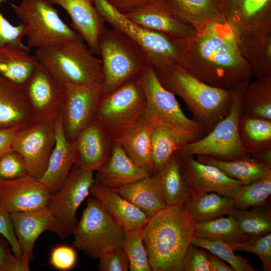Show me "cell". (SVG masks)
<instances>
[{"label": "cell", "mask_w": 271, "mask_h": 271, "mask_svg": "<svg viewBox=\"0 0 271 271\" xmlns=\"http://www.w3.org/2000/svg\"><path fill=\"white\" fill-rule=\"evenodd\" d=\"M196 156L200 162L216 167L228 177L241 182L244 185L271 175V164L250 157L223 161L209 156Z\"/></svg>", "instance_id": "cell-34"}, {"label": "cell", "mask_w": 271, "mask_h": 271, "mask_svg": "<svg viewBox=\"0 0 271 271\" xmlns=\"http://www.w3.org/2000/svg\"><path fill=\"white\" fill-rule=\"evenodd\" d=\"M100 271H127L129 261L122 247H117L102 254L99 257Z\"/></svg>", "instance_id": "cell-47"}, {"label": "cell", "mask_w": 271, "mask_h": 271, "mask_svg": "<svg viewBox=\"0 0 271 271\" xmlns=\"http://www.w3.org/2000/svg\"><path fill=\"white\" fill-rule=\"evenodd\" d=\"M194 245L208 250L224 261L227 262L235 271H256L247 259L236 255L230 246L221 241L209 237L195 236L191 242Z\"/></svg>", "instance_id": "cell-40"}, {"label": "cell", "mask_w": 271, "mask_h": 271, "mask_svg": "<svg viewBox=\"0 0 271 271\" xmlns=\"http://www.w3.org/2000/svg\"><path fill=\"white\" fill-rule=\"evenodd\" d=\"M89 193L126 230L143 228L149 217L112 189L94 182Z\"/></svg>", "instance_id": "cell-27"}, {"label": "cell", "mask_w": 271, "mask_h": 271, "mask_svg": "<svg viewBox=\"0 0 271 271\" xmlns=\"http://www.w3.org/2000/svg\"><path fill=\"white\" fill-rule=\"evenodd\" d=\"M6 2V0H0V7L3 3ZM25 37V32L23 25L21 23L18 25L12 24L3 15L0 9V46L10 44L28 48L23 41Z\"/></svg>", "instance_id": "cell-45"}, {"label": "cell", "mask_w": 271, "mask_h": 271, "mask_svg": "<svg viewBox=\"0 0 271 271\" xmlns=\"http://www.w3.org/2000/svg\"><path fill=\"white\" fill-rule=\"evenodd\" d=\"M96 172L95 182L110 188L129 184L151 176L131 160L118 142H113L110 157Z\"/></svg>", "instance_id": "cell-23"}, {"label": "cell", "mask_w": 271, "mask_h": 271, "mask_svg": "<svg viewBox=\"0 0 271 271\" xmlns=\"http://www.w3.org/2000/svg\"><path fill=\"white\" fill-rule=\"evenodd\" d=\"M153 176L167 206L184 205L191 196L182 175L179 157L175 154Z\"/></svg>", "instance_id": "cell-35"}, {"label": "cell", "mask_w": 271, "mask_h": 271, "mask_svg": "<svg viewBox=\"0 0 271 271\" xmlns=\"http://www.w3.org/2000/svg\"><path fill=\"white\" fill-rule=\"evenodd\" d=\"M195 226V236L214 238L229 245L245 242L250 238L240 230L231 215L223 216L197 223Z\"/></svg>", "instance_id": "cell-37"}, {"label": "cell", "mask_w": 271, "mask_h": 271, "mask_svg": "<svg viewBox=\"0 0 271 271\" xmlns=\"http://www.w3.org/2000/svg\"><path fill=\"white\" fill-rule=\"evenodd\" d=\"M28 174L23 157L13 150L5 153L0 158V180H10Z\"/></svg>", "instance_id": "cell-44"}, {"label": "cell", "mask_w": 271, "mask_h": 271, "mask_svg": "<svg viewBox=\"0 0 271 271\" xmlns=\"http://www.w3.org/2000/svg\"><path fill=\"white\" fill-rule=\"evenodd\" d=\"M62 7L69 16L71 26L95 55H99V40L106 29L105 22L93 0H47Z\"/></svg>", "instance_id": "cell-19"}, {"label": "cell", "mask_w": 271, "mask_h": 271, "mask_svg": "<svg viewBox=\"0 0 271 271\" xmlns=\"http://www.w3.org/2000/svg\"><path fill=\"white\" fill-rule=\"evenodd\" d=\"M75 165L90 171H96L109 159L113 141L95 120L72 143Z\"/></svg>", "instance_id": "cell-20"}, {"label": "cell", "mask_w": 271, "mask_h": 271, "mask_svg": "<svg viewBox=\"0 0 271 271\" xmlns=\"http://www.w3.org/2000/svg\"><path fill=\"white\" fill-rule=\"evenodd\" d=\"M76 258V253L73 247L66 245H58L51 249L49 263L58 270L66 271L74 266Z\"/></svg>", "instance_id": "cell-48"}, {"label": "cell", "mask_w": 271, "mask_h": 271, "mask_svg": "<svg viewBox=\"0 0 271 271\" xmlns=\"http://www.w3.org/2000/svg\"><path fill=\"white\" fill-rule=\"evenodd\" d=\"M55 143V121H37L17 132L12 149L23 157L28 174L39 180L46 170Z\"/></svg>", "instance_id": "cell-14"}, {"label": "cell", "mask_w": 271, "mask_h": 271, "mask_svg": "<svg viewBox=\"0 0 271 271\" xmlns=\"http://www.w3.org/2000/svg\"><path fill=\"white\" fill-rule=\"evenodd\" d=\"M37 121H55L61 115L64 86L42 65L22 86Z\"/></svg>", "instance_id": "cell-15"}, {"label": "cell", "mask_w": 271, "mask_h": 271, "mask_svg": "<svg viewBox=\"0 0 271 271\" xmlns=\"http://www.w3.org/2000/svg\"><path fill=\"white\" fill-rule=\"evenodd\" d=\"M242 113L271 120V75L250 80L241 97Z\"/></svg>", "instance_id": "cell-36"}, {"label": "cell", "mask_w": 271, "mask_h": 271, "mask_svg": "<svg viewBox=\"0 0 271 271\" xmlns=\"http://www.w3.org/2000/svg\"><path fill=\"white\" fill-rule=\"evenodd\" d=\"M271 194V175L256 180L241 186L234 198L236 209L247 210L249 207L264 204Z\"/></svg>", "instance_id": "cell-41"}, {"label": "cell", "mask_w": 271, "mask_h": 271, "mask_svg": "<svg viewBox=\"0 0 271 271\" xmlns=\"http://www.w3.org/2000/svg\"><path fill=\"white\" fill-rule=\"evenodd\" d=\"M210 271H235L229 264L216 255L208 252Z\"/></svg>", "instance_id": "cell-53"}, {"label": "cell", "mask_w": 271, "mask_h": 271, "mask_svg": "<svg viewBox=\"0 0 271 271\" xmlns=\"http://www.w3.org/2000/svg\"><path fill=\"white\" fill-rule=\"evenodd\" d=\"M111 189L138 208L149 218L167 206L153 175Z\"/></svg>", "instance_id": "cell-32"}, {"label": "cell", "mask_w": 271, "mask_h": 271, "mask_svg": "<svg viewBox=\"0 0 271 271\" xmlns=\"http://www.w3.org/2000/svg\"><path fill=\"white\" fill-rule=\"evenodd\" d=\"M154 123L143 116L117 141L138 166L154 173L151 157V136Z\"/></svg>", "instance_id": "cell-30"}, {"label": "cell", "mask_w": 271, "mask_h": 271, "mask_svg": "<svg viewBox=\"0 0 271 271\" xmlns=\"http://www.w3.org/2000/svg\"><path fill=\"white\" fill-rule=\"evenodd\" d=\"M200 248L192 243L189 246L183 260V271H210L208 252Z\"/></svg>", "instance_id": "cell-49"}, {"label": "cell", "mask_w": 271, "mask_h": 271, "mask_svg": "<svg viewBox=\"0 0 271 271\" xmlns=\"http://www.w3.org/2000/svg\"><path fill=\"white\" fill-rule=\"evenodd\" d=\"M39 63L63 84H103L101 59L82 38L37 49Z\"/></svg>", "instance_id": "cell-5"}, {"label": "cell", "mask_w": 271, "mask_h": 271, "mask_svg": "<svg viewBox=\"0 0 271 271\" xmlns=\"http://www.w3.org/2000/svg\"><path fill=\"white\" fill-rule=\"evenodd\" d=\"M105 22L112 28L123 32L134 40L145 53L150 67L164 73L184 68L188 41L138 24L117 11L105 0H93Z\"/></svg>", "instance_id": "cell-4"}, {"label": "cell", "mask_w": 271, "mask_h": 271, "mask_svg": "<svg viewBox=\"0 0 271 271\" xmlns=\"http://www.w3.org/2000/svg\"><path fill=\"white\" fill-rule=\"evenodd\" d=\"M30 50L14 45L0 46V75L10 81L23 86L39 65Z\"/></svg>", "instance_id": "cell-29"}, {"label": "cell", "mask_w": 271, "mask_h": 271, "mask_svg": "<svg viewBox=\"0 0 271 271\" xmlns=\"http://www.w3.org/2000/svg\"><path fill=\"white\" fill-rule=\"evenodd\" d=\"M173 14L196 31L214 21H225L218 0H164Z\"/></svg>", "instance_id": "cell-31"}, {"label": "cell", "mask_w": 271, "mask_h": 271, "mask_svg": "<svg viewBox=\"0 0 271 271\" xmlns=\"http://www.w3.org/2000/svg\"><path fill=\"white\" fill-rule=\"evenodd\" d=\"M74 247L90 258L122 247L125 230L95 198H89L81 217L72 232Z\"/></svg>", "instance_id": "cell-9"}, {"label": "cell", "mask_w": 271, "mask_h": 271, "mask_svg": "<svg viewBox=\"0 0 271 271\" xmlns=\"http://www.w3.org/2000/svg\"><path fill=\"white\" fill-rule=\"evenodd\" d=\"M225 21L237 32H271V0H218Z\"/></svg>", "instance_id": "cell-18"}, {"label": "cell", "mask_w": 271, "mask_h": 271, "mask_svg": "<svg viewBox=\"0 0 271 271\" xmlns=\"http://www.w3.org/2000/svg\"><path fill=\"white\" fill-rule=\"evenodd\" d=\"M0 233L7 239L13 253L18 257L22 258L21 249L15 232L11 213L1 206Z\"/></svg>", "instance_id": "cell-50"}, {"label": "cell", "mask_w": 271, "mask_h": 271, "mask_svg": "<svg viewBox=\"0 0 271 271\" xmlns=\"http://www.w3.org/2000/svg\"><path fill=\"white\" fill-rule=\"evenodd\" d=\"M36 122L22 86L0 75V129L26 128Z\"/></svg>", "instance_id": "cell-22"}, {"label": "cell", "mask_w": 271, "mask_h": 271, "mask_svg": "<svg viewBox=\"0 0 271 271\" xmlns=\"http://www.w3.org/2000/svg\"><path fill=\"white\" fill-rule=\"evenodd\" d=\"M122 248L130 271H151L143 240V228L126 230Z\"/></svg>", "instance_id": "cell-42"}, {"label": "cell", "mask_w": 271, "mask_h": 271, "mask_svg": "<svg viewBox=\"0 0 271 271\" xmlns=\"http://www.w3.org/2000/svg\"><path fill=\"white\" fill-rule=\"evenodd\" d=\"M146 104V96L137 75L103 94L95 120L116 142L142 117Z\"/></svg>", "instance_id": "cell-8"}, {"label": "cell", "mask_w": 271, "mask_h": 271, "mask_svg": "<svg viewBox=\"0 0 271 271\" xmlns=\"http://www.w3.org/2000/svg\"><path fill=\"white\" fill-rule=\"evenodd\" d=\"M14 229L21 249L22 258L30 263L35 243L44 231L57 234L54 220L47 208L34 211L11 213Z\"/></svg>", "instance_id": "cell-24"}, {"label": "cell", "mask_w": 271, "mask_h": 271, "mask_svg": "<svg viewBox=\"0 0 271 271\" xmlns=\"http://www.w3.org/2000/svg\"><path fill=\"white\" fill-rule=\"evenodd\" d=\"M52 5L47 0H22L19 5L10 4L24 26L26 46L30 50L82 38L61 19Z\"/></svg>", "instance_id": "cell-11"}, {"label": "cell", "mask_w": 271, "mask_h": 271, "mask_svg": "<svg viewBox=\"0 0 271 271\" xmlns=\"http://www.w3.org/2000/svg\"><path fill=\"white\" fill-rule=\"evenodd\" d=\"M183 205L195 224L231 215L236 209L233 198L215 192L191 193Z\"/></svg>", "instance_id": "cell-33"}, {"label": "cell", "mask_w": 271, "mask_h": 271, "mask_svg": "<svg viewBox=\"0 0 271 271\" xmlns=\"http://www.w3.org/2000/svg\"><path fill=\"white\" fill-rule=\"evenodd\" d=\"M238 131L242 145L249 155L271 164V120L242 113Z\"/></svg>", "instance_id": "cell-28"}, {"label": "cell", "mask_w": 271, "mask_h": 271, "mask_svg": "<svg viewBox=\"0 0 271 271\" xmlns=\"http://www.w3.org/2000/svg\"><path fill=\"white\" fill-rule=\"evenodd\" d=\"M195 235L183 205L167 206L149 217L143 240L152 271H183V260Z\"/></svg>", "instance_id": "cell-2"}, {"label": "cell", "mask_w": 271, "mask_h": 271, "mask_svg": "<svg viewBox=\"0 0 271 271\" xmlns=\"http://www.w3.org/2000/svg\"><path fill=\"white\" fill-rule=\"evenodd\" d=\"M23 128H25L16 127L0 129V158L5 153L12 150V143L16 134Z\"/></svg>", "instance_id": "cell-52"}, {"label": "cell", "mask_w": 271, "mask_h": 271, "mask_svg": "<svg viewBox=\"0 0 271 271\" xmlns=\"http://www.w3.org/2000/svg\"><path fill=\"white\" fill-rule=\"evenodd\" d=\"M230 246L234 251H243L255 254L260 259L263 270H271V232L250 237L245 242Z\"/></svg>", "instance_id": "cell-43"}, {"label": "cell", "mask_w": 271, "mask_h": 271, "mask_svg": "<svg viewBox=\"0 0 271 271\" xmlns=\"http://www.w3.org/2000/svg\"><path fill=\"white\" fill-rule=\"evenodd\" d=\"M123 15L145 27L171 34L188 41L197 33L192 26L176 16L164 0H154L140 8Z\"/></svg>", "instance_id": "cell-21"}, {"label": "cell", "mask_w": 271, "mask_h": 271, "mask_svg": "<svg viewBox=\"0 0 271 271\" xmlns=\"http://www.w3.org/2000/svg\"><path fill=\"white\" fill-rule=\"evenodd\" d=\"M187 143L185 140L164 127L154 124L151 136L153 174L173 155Z\"/></svg>", "instance_id": "cell-39"}, {"label": "cell", "mask_w": 271, "mask_h": 271, "mask_svg": "<svg viewBox=\"0 0 271 271\" xmlns=\"http://www.w3.org/2000/svg\"><path fill=\"white\" fill-rule=\"evenodd\" d=\"M138 77L147 98L143 116L154 124L168 129L188 143L196 141L206 134L200 124L185 115L175 95L162 85L151 67L142 71Z\"/></svg>", "instance_id": "cell-7"}, {"label": "cell", "mask_w": 271, "mask_h": 271, "mask_svg": "<svg viewBox=\"0 0 271 271\" xmlns=\"http://www.w3.org/2000/svg\"><path fill=\"white\" fill-rule=\"evenodd\" d=\"M156 73L166 89L182 99L193 119L206 133L229 113L234 89L227 90L209 85L182 67Z\"/></svg>", "instance_id": "cell-3"}, {"label": "cell", "mask_w": 271, "mask_h": 271, "mask_svg": "<svg viewBox=\"0 0 271 271\" xmlns=\"http://www.w3.org/2000/svg\"><path fill=\"white\" fill-rule=\"evenodd\" d=\"M184 68L212 86L232 90L253 78L242 57L235 30L225 21H214L188 42Z\"/></svg>", "instance_id": "cell-1"}, {"label": "cell", "mask_w": 271, "mask_h": 271, "mask_svg": "<svg viewBox=\"0 0 271 271\" xmlns=\"http://www.w3.org/2000/svg\"><path fill=\"white\" fill-rule=\"evenodd\" d=\"M108 4L122 14L131 12L154 0H105Z\"/></svg>", "instance_id": "cell-51"}, {"label": "cell", "mask_w": 271, "mask_h": 271, "mask_svg": "<svg viewBox=\"0 0 271 271\" xmlns=\"http://www.w3.org/2000/svg\"><path fill=\"white\" fill-rule=\"evenodd\" d=\"M178 156L183 178L191 193L215 192L234 199L244 185L216 167L200 162L194 156Z\"/></svg>", "instance_id": "cell-16"}, {"label": "cell", "mask_w": 271, "mask_h": 271, "mask_svg": "<svg viewBox=\"0 0 271 271\" xmlns=\"http://www.w3.org/2000/svg\"><path fill=\"white\" fill-rule=\"evenodd\" d=\"M94 182V172L75 164L63 185L52 195L47 208L54 220L56 234L60 238L65 239L72 234L77 223V210L89 194Z\"/></svg>", "instance_id": "cell-12"}, {"label": "cell", "mask_w": 271, "mask_h": 271, "mask_svg": "<svg viewBox=\"0 0 271 271\" xmlns=\"http://www.w3.org/2000/svg\"><path fill=\"white\" fill-rule=\"evenodd\" d=\"M63 85L62 125L66 140L72 143L95 120L98 106L103 94V84Z\"/></svg>", "instance_id": "cell-13"}, {"label": "cell", "mask_w": 271, "mask_h": 271, "mask_svg": "<svg viewBox=\"0 0 271 271\" xmlns=\"http://www.w3.org/2000/svg\"><path fill=\"white\" fill-rule=\"evenodd\" d=\"M103 94L108 93L150 67L145 53L130 36L112 28L99 40Z\"/></svg>", "instance_id": "cell-6"}, {"label": "cell", "mask_w": 271, "mask_h": 271, "mask_svg": "<svg viewBox=\"0 0 271 271\" xmlns=\"http://www.w3.org/2000/svg\"><path fill=\"white\" fill-rule=\"evenodd\" d=\"M231 216L240 230L249 237L271 232V208L268 202L252 207L249 211L236 208Z\"/></svg>", "instance_id": "cell-38"}, {"label": "cell", "mask_w": 271, "mask_h": 271, "mask_svg": "<svg viewBox=\"0 0 271 271\" xmlns=\"http://www.w3.org/2000/svg\"><path fill=\"white\" fill-rule=\"evenodd\" d=\"M247 82L234 88L232 105L226 116L206 135L185 144L175 154L179 156L206 155L223 161L250 157L242 145L238 131L242 113L241 97Z\"/></svg>", "instance_id": "cell-10"}, {"label": "cell", "mask_w": 271, "mask_h": 271, "mask_svg": "<svg viewBox=\"0 0 271 271\" xmlns=\"http://www.w3.org/2000/svg\"><path fill=\"white\" fill-rule=\"evenodd\" d=\"M29 265L13 253L8 241L0 233V271H29Z\"/></svg>", "instance_id": "cell-46"}, {"label": "cell", "mask_w": 271, "mask_h": 271, "mask_svg": "<svg viewBox=\"0 0 271 271\" xmlns=\"http://www.w3.org/2000/svg\"><path fill=\"white\" fill-rule=\"evenodd\" d=\"M56 143L46 170L39 180L52 194L63 185L75 164L74 149L65 136L61 115L55 121Z\"/></svg>", "instance_id": "cell-25"}, {"label": "cell", "mask_w": 271, "mask_h": 271, "mask_svg": "<svg viewBox=\"0 0 271 271\" xmlns=\"http://www.w3.org/2000/svg\"><path fill=\"white\" fill-rule=\"evenodd\" d=\"M51 196L41 182L28 174L0 180V206L10 213L45 209Z\"/></svg>", "instance_id": "cell-17"}, {"label": "cell", "mask_w": 271, "mask_h": 271, "mask_svg": "<svg viewBox=\"0 0 271 271\" xmlns=\"http://www.w3.org/2000/svg\"><path fill=\"white\" fill-rule=\"evenodd\" d=\"M236 33L239 51L253 78L271 75V32Z\"/></svg>", "instance_id": "cell-26"}]
</instances>
